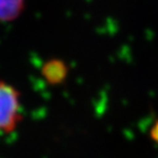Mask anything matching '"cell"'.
I'll use <instances>...</instances> for the list:
<instances>
[{
    "mask_svg": "<svg viewBox=\"0 0 158 158\" xmlns=\"http://www.w3.org/2000/svg\"><path fill=\"white\" fill-rule=\"evenodd\" d=\"M20 94L15 87L0 81V131L11 132L21 120Z\"/></svg>",
    "mask_w": 158,
    "mask_h": 158,
    "instance_id": "obj_1",
    "label": "cell"
},
{
    "mask_svg": "<svg viewBox=\"0 0 158 158\" xmlns=\"http://www.w3.org/2000/svg\"><path fill=\"white\" fill-rule=\"evenodd\" d=\"M25 0H0V21H12L24 9Z\"/></svg>",
    "mask_w": 158,
    "mask_h": 158,
    "instance_id": "obj_2",
    "label": "cell"
},
{
    "mask_svg": "<svg viewBox=\"0 0 158 158\" xmlns=\"http://www.w3.org/2000/svg\"><path fill=\"white\" fill-rule=\"evenodd\" d=\"M151 137H152V139H153L154 142H156V143L158 144V121L156 122V123L153 125V127H152Z\"/></svg>",
    "mask_w": 158,
    "mask_h": 158,
    "instance_id": "obj_3",
    "label": "cell"
}]
</instances>
